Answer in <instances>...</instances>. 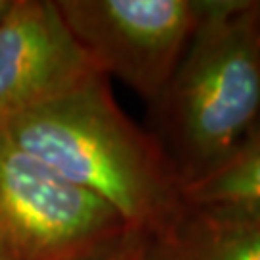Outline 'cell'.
<instances>
[{"label":"cell","instance_id":"cell-1","mask_svg":"<svg viewBox=\"0 0 260 260\" xmlns=\"http://www.w3.org/2000/svg\"><path fill=\"white\" fill-rule=\"evenodd\" d=\"M0 133L56 176L103 199L131 232L158 235L185 210L174 164L150 131L121 110L103 74L4 120Z\"/></svg>","mask_w":260,"mask_h":260},{"label":"cell","instance_id":"cell-2","mask_svg":"<svg viewBox=\"0 0 260 260\" xmlns=\"http://www.w3.org/2000/svg\"><path fill=\"white\" fill-rule=\"evenodd\" d=\"M260 127V0H205L149 131L183 189L241 152Z\"/></svg>","mask_w":260,"mask_h":260},{"label":"cell","instance_id":"cell-3","mask_svg":"<svg viewBox=\"0 0 260 260\" xmlns=\"http://www.w3.org/2000/svg\"><path fill=\"white\" fill-rule=\"evenodd\" d=\"M127 230L103 199L0 133V260H75Z\"/></svg>","mask_w":260,"mask_h":260},{"label":"cell","instance_id":"cell-4","mask_svg":"<svg viewBox=\"0 0 260 260\" xmlns=\"http://www.w3.org/2000/svg\"><path fill=\"white\" fill-rule=\"evenodd\" d=\"M56 6L94 68L152 106L185 54L205 0H56Z\"/></svg>","mask_w":260,"mask_h":260},{"label":"cell","instance_id":"cell-5","mask_svg":"<svg viewBox=\"0 0 260 260\" xmlns=\"http://www.w3.org/2000/svg\"><path fill=\"white\" fill-rule=\"evenodd\" d=\"M99 74L66 27L56 0H12L0 19V123Z\"/></svg>","mask_w":260,"mask_h":260},{"label":"cell","instance_id":"cell-6","mask_svg":"<svg viewBox=\"0 0 260 260\" xmlns=\"http://www.w3.org/2000/svg\"><path fill=\"white\" fill-rule=\"evenodd\" d=\"M145 260H260V218L197 210L158 235H145Z\"/></svg>","mask_w":260,"mask_h":260},{"label":"cell","instance_id":"cell-7","mask_svg":"<svg viewBox=\"0 0 260 260\" xmlns=\"http://www.w3.org/2000/svg\"><path fill=\"white\" fill-rule=\"evenodd\" d=\"M183 199L197 210L260 218V145H247L210 176L185 187Z\"/></svg>","mask_w":260,"mask_h":260},{"label":"cell","instance_id":"cell-8","mask_svg":"<svg viewBox=\"0 0 260 260\" xmlns=\"http://www.w3.org/2000/svg\"><path fill=\"white\" fill-rule=\"evenodd\" d=\"M75 260H145V235L127 230L114 241Z\"/></svg>","mask_w":260,"mask_h":260},{"label":"cell","instance_id":"cell-9","mask_svg":"<svg viewBox=\"0 0 260 260\" xmlns=\"http://www.w3.org/2000/svg\"><path fill=\"white\" fill-rule=\"evenodd\" d=\"M10 6H12V0H0V19H2V16L8 12Z\"/></svg>","mask_w":260,"mask_h":260},{"label":"cell","instance_id":"cell-10","mask_svg":"<svg viewBox=\"0 0 260 260\" xmlns=\"http://www.w3.org/2000/svg\"><path fill=\"white\" fill-rule=\"evenodd\" d=\"M249 145H260V127L256 129V133H254V137H252V139L249 141Z\"/></svg>","mask_w":260,"mask_h":260}]
</instances>
